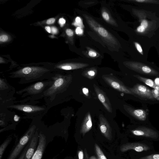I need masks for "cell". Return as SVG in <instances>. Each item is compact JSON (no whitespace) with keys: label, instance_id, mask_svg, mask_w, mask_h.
<instances>
[{"label":"cell","instance_id":"obj_29","mask_svg":"<svg viewBox=\"0 0 159 159\" xmlns=\"http://www.w3.org/2000/svg\"><path fill=\"white\" fill-rule=\"evenodd\" d=\"M30 144V142L28 144V145L25 148V149H24L20 157L18 159H24L26 152L29 148Z\"/></svg>","mask_w":159,"mask_h":159},{"label":"cell","instance_id":"obj_25","mask_svg":"<svg viewBox=\"0 0 159 159\" xmlns=\"http://www.w3.org/2000/svg\"><path fill=\"white\" fill-rule=\"evenodd\" d=\"M72 24L75 26L80 27L82 28L84 27L81 19L79 16H77L76 18L75 21Z\"/></svg>","mask_w":159,"mask_h":159},{"label":"cell","instance_id":"obj_33","mask_svg":"<svg viewBox=\"0 0 159 159\" xmlns=\"http://www.w3.org/2000/svg\"><path fill=\"white\" fill-rule=\"evenodd\" d=\"M78 155L79 159H84V154L82 150H79L78 151Z\"/></svg>","mask_w":159,"mask_h":159},{"label":"cell","instance_id":"obj_19","mask_svg":"<svg viewBox=\"0 0 159 159\" xmlns=\"http://www.w3.org/2000/svg\"><path fill=\"white\" fill-rule=\"evenodd\" d=\"M92 122L90 114L89 112L86 115L82 123L80 129V133L83 136L88 132L92 128Z\"/></svg>","mask_w":159,"mask_h":159},{"label":"cell","instance_id":"obj_37","mask_svg":"<svg viewBox=\"0 0 159 159\" xmlns=\"http://www.w3.org/2000/svg\"><path fill=\"white\" fill-rule=\"evenodd\" d=\"M59 22L61 26L62 27L63 25L65 23L66 20L64 19L61 18L59 20Z\"/></svg>","mask_w":159,"mask_h":159},{"label":"cell","instance_id":"obj_24","mask_svg":"<svg viewBox=\"0 0 159 159\" xmlns=\"http://www.w3.org/2000/svg\"><path fill=\"white\" fill-rule=\"evenodd\" d=\"M102 15L103 19L106 22L111 24L113 23V20H111L110 15L105 10H102Z\"/></svg>","mask_w":159,"mask_h":159},{"label":"cell","instance_id":"obj_43","mask_svg":"<svg viewBox=\"0 0 159 159\" xmlns=\"http://www.w3.org/2000/svg\"><path fill=\"white\" fill-rule=\"evenodd\" d=\"M89 159H98L95 156H92Z\"/></svg>","mask_w":159,"mask_h":159},{"label":"cell","instance_id":"obj_2","mask_svg":"<svg viewBox=\"0 0 159 159\" xmlns=\"http://www.w3.org/2000/svg\"><path fill=\"white\" fill-rule=\"evenodd\" d=\"M82 15L89 27L107 45L114 48L118 47V40L106 27L90 16L85 14Z\"/></svg>","mask_w":159,"mask_h":159},{"label":"cell","instance_id":"obj_9","mask_svg":"<svg viewBox=\"0 0 159 159\" xmlns=\"http://www.w3.org/2000/svg\"><path fill=\"white\" fill-rule=\"evenodd\" d=\"M8 108L15 109L32 115L37 114L38 113H42L45 110V107L42 106L26 104H13L8 106Z\"/></svg>","mask_w":159,"mask_h":159},{"label":"cell","instance_id":"obj_28","mask_svg":"<svg viewBox=\"0 0 159 159\" xmlns=\"http://www.w3.org/2000/svg\"><path fill=\"white\" fill-rule=\"evenodd\" d=\"M84 74L88 78H93L95 76L96 71L95 70L92 69L90 70H88Z\"/></svg>","mask_w":159,"mask_h":159},{"label":"cell","instance_id":"obj_39","mask_svg":"<svg viewBox=\"0 0 159 159\" xmlns=\"http://www.w3.org/2000/svg\"><path fill=\"white\" fill-rule=\"evenodd\" d=\"M20 118V117L18 115H15L14 116V119L15 121H18L19 120Z\"/></svg>","mask_w":159,"mask_h":159},{"label":"cell","instance_id":"obj_41","mask_svg":"<svg viewBox=\"0 0 159 159\" xmlns=\"http://www.w3.org/2000/svg\"><path fill=\"white\" fill-rule=\"evenodd\" d=\"M45 29L49 33H51V29L50 28L49 26H46L45 27Z\"/></svg>","mask_w":159,"mask_h":159},{"label":"cell","instance_id":"obj_23","mask_svg":"<svg viewBox=\"0 0 159 159\" xmlns=\"http://www.w3.org/2000/svg\"><path fill=\"white\" fill-rule=\"evenodd\" d=\"M11 140V138H8L1 145L0 147V159H2L3 153Z\"/></svg>","mask_w":159,"mask_h":159},{"label":"cell","instance_id":"obj_11","mask_svg":"<svg viewBox=\"0 0 159 159\" xmlns=\"http://www.w3.org/2000/svg\"><path fill=\"white\" fill-rule=\"evenodd\" d=\"M102 78L107 83L114 89L126 93L133 94L129 89L114 77L109 75H104L102 76Z\"/></svg>","mask_w":159,"mask_h":159},{"label":"cell","instance_id":"obj_16","mask_svg":"<svg viewBox=\"0 0 159 159\" xmlns=\"http://www.w3.org/2000/svg\"><path fill=\"white\" fill-rule=\"evenodd\" d=\"M125 110L129 114L138 120L144 121L146 120L147 113L142 109H135L127 105H124Z\"/></svg>","mask_w":159,"mask_h":159},{"label":"cell","instance_id":"obj_10","mask_svg":"<svg viewBox=\"0 0 159 159\" xmlns=\"http://www.w3.org/2000/svg\"><path fill=\"white\" fill-rule=\"evenodd\" d=\"M129 89L133 94H136L144 99L154 100L156 99L152 91L143 85L137 84Z\"/></svg>","mask_w":159,"mask_h":159},{"label":"cell","instance_id":"obj_17","mask_svg":"<svg viewBox=\"0 0 159 159\" xmlns=\"http://www.w3.org/2000/svg\"><path fill=\"white\" fill-rule=\"evenodd\" d=\"M39 139V134L37 130L31 139L30 144L27 151L24 159H31L37 148V143Z\"/></svg>","mask_w":159,"mask_h":159},{"label":"cell","instance_id":"obj_13","mask_svg":"<svg viewBox=\"0 0 159 159\" xmlns=\"http://www.w3.org/2000/svg\"><path fill=\"white\" fill-rule=\"evenodd\" d=\"M46 144L45 136L42 133L39 134V143L37 148L31 159H41Z\"/></svg>","mask_w":159,"mask_h":159},{"label":"cell","instance_id":"obj_7","mask_svg":"<svg viewBox=\"0 0 159 159\" xmlns=\"http://www.w3.org/2000/svg\"><path fill=\"white\" fill-rule=\"evenodd\" d=\"M36 127L32 125L21 138L7 159H16L25 145L30 141L35 132Z\"/></svg>","mask_w":159,"mask_h":159},{"label":"cell","instance_id":"obj_21","mask_svg":"<svg viewBox=\"0 0 159 159\" xmlns=\"http://www.w3.org/2000/svg\"><path fill=\"white\" fill-rule=\"evenodd\" d=\"M134 76L139 80L144 83L146 85L154 89H157L159 90V87L156 85L154 82L152 80L138 75H134Z\"/></svg>","mask_w":159,"mask_h":159},{"label":"cell","instance_id":"obj_15","mask_svg":"<svg viewBox=\"0 0 159 159\" xmlns=\"http://www.w3.org/2000/svg\"><path fill=\"white\" fill-rule=\"evenodd\" d=\"M132 159H159V152L155 150L142 152H132Z\"/></svg>","mask_w":159,"mask_h":159},{"label":"cell","instance_id":"obj_4","mask_svg":"<svg viewBox=\"0 0 159 159\" xmlns=\"http://www.w3.org/2000/svg\"><path fill=\"white\" fill-rule=\"evenodd\" d=\"M52 84L43 93V97L49 98L52 101L57 95L63 92L69 84L71 80L70 75L60 74H53L52 77Z\"/></svg>","mask_w":159,"mask_h":159},{"label":"cell","instance_id":"obj_3","mask_svg":"<svg viewBox=\"0 0 159 159\" xmlns=\"http://www.w3.org/2000/svg\"><path fill=\"white\" fill-rule=\"evenodd\" d=\"M53 80L51 78L48 80L39 81L32 84L25 88L16 92L18 95H22L23 98L29 96L26 99L32 100L41 98L43 97V93L52 84Z\"/></svg>","mask_w":159,"mask_h":159},{"label":"cell","instance_id":"obj_42","mask_svg":"<svg viewBox=\"0 0 159 159\" xmlns=\"http://www.w3.org/2000/svg\"><path fill=\"white\" fill-rule=\"evenodd\" d=\"M84 153L85 155V159H89V155L87 152L86 150L85 149L84 150Z\"/></svg>","mask_w":159,"mask_h":159},{"label":"cell","instance_id":"obj_30","mask_svg":"<svg viewBox=\"0 0 159 159\" xmlns=\"http://www.w3.org/2000/svg\"><path fill=\"white\" fill-rule=\"evenodd\" d=\"M75 33L78 35L82 34L83 33L82 28L80 27H77L75 30Z\"/></svg>","mask_w":159,"mask_h":159},{"label":"cell","instance_id":"obj_8","mask_svg":"<svg viewBox=\"0 0 159 159\" xmlns=\"http://www.w3.org/2000/svg\"><path fill=\"white\" fill-rule=\"evenodd\" d=\"M124 64L129 68L143 74L157 76L159 73L151 67L143 63L135 61H126Z\"/></svg>","mask_w":159,"mask_h":159},{"label":"cell","instance_id":"obj_32","mask_svg":"<svg viewBox=\"0 0 159 159\" xmlns=\"http://www.w3.org/2000/svg\"><path fill=\"white\" fill-rule=\"evenodd\" d=\"M88 55L91 57H95L97 55V54L95 51L93 50H89L88 52Z\"/></svg>","mask_w":159,"mask_h":159},{"label":"cell","instance_id":"obj_26","mask_svg":"<svg viewBox=\"0 0 159 159\" xmlns=\"http://www.w3.org/2000/svg\"><path fill=\"white\" fill-rule=\"evenodd\" d=\"M131 1L141 3H159V1L152 0H135Z\"/></svg>","mask_w":159,"mask_h":159},{"label":"cell","instance_id":"obj_14","mask_svg":"<svg viewBox=\"0 0 159 159\" xmlns=\"http://www.w3.org/2000/svg\"><path fill=\"white\" fill-rule=\"evenodd\" d=\"M93 87L100 101L108 112L112 113V109L111 104L105 93L95 84H94Z\"/></svg>","mask_w":159,"mask_h":159},{"label":"cell","instance_id":"obj_1","mask_svg":"<svg viewBox=\"0 0 159 159\" xmlns=\"http://www.w3.org/2000/svg\"><path fill=\"white\" fill-rule=\"evenodd\" d=\"M51 70L39 66H27L10 73L9 77L18 79L20 84L43 81L50 79L53 75Z\"/></svg>","mask_w":159,"mask_h":159},{"label":"cell","instance_id":"obj_31","mask_svg":"<svg viewBox=\"0 0 159 159\" xmlns=\"http://www.w3.org/2000/svg\"><path fill=\"white\" fill-rule=\"evenodd\" d=\"M8 37L5 34L1 35L0 36V41L1 42H5L7 40Z\"/></svg>","mask_w":159,"mask_h":159},{"label":"cell","instance_id":"obj_27","mask_svg":"<svg viewBox=\"0 0 159 159\" xmlns=\"http://www.w3.org/2000/svg\"><path fill=\"white\" fill-rule=\"evenodd\" d=\"M134 45L137 51L141 55H144V52L142 46L140 44L137 42H134Z\"/></svg>","mask_w":159,"mask_h":159},{"label":"cell","instance_id":"obj_35","mask_svg":"<svg viewBox=\"0 0 159 159\" xmlns=\"http://www.w3.org/2000/svg\"><path fill=\"white\" fill-rule=\"evenodd\" d=\"M55 19L54 18H52L48 19L46 22V23L48 24H51L54 22Z\"/></svg>","mask_w":159,"mask_h":159},{"label":"cell","instance_id":"obj_5","mask_svg":"<svg viewBox=\"0 0 159 159\" xmlns=\"http://www.w3.org/2000/svg\"><path fill=\"white\" fill-rule=\"evenodd\" d=\"M129 132L131 136L138 140L159 141V131L152 127L139 125L130 129Z\"/></svg>","mask_w":159,"mask_h":159},{"label":"cell","instance_id":"obj_36","mask_svg":"<svg viewBox=\"0 0 159 159\" xmlns=\"http://www.w3.org/2000/svg\"><path fill=\"white\" fill-rule=\"evenodd\" d=\"M83 92L84 94L87 96H88L89 90L88 89L86 88H84L82 89Z\"/></svg>","mask_w":159,"mask_h":159},{"label":"cell","instance_id":"obj_40","mask_svg":"<svg viewBox=\"0 0 159 159\" xmlns=\"http://www.w3.org/2000/svg\"><path fill=\"white\" fill-rule=\"evenodd\" d=\"M154 83L157 86L159 87V78L156 79Z\"/></svg>","mask_w":159,"mask_h":159},{"label":"cell","instance_id":"obj_18","mask_svg":"<svg viewBox=\"0 0 159 159\" xmlns=\"http://www.w3.org/2000/svg\"><path fill=\"white\" fill-rule=\"evenodd\" d=\"M89 64L82 63H68L58 64L54 68L59 70H69L83 68L88 66Z\"/></svg>","mask_w":159,"mask_h":159},{"label":"cell","instance_id":"obj_38","mask_svg":"<svg viewBox=\"0 0 159 159\" xmlns=\"http://www.w3.org/2000/svg\"><path fill=\"white\" fill-rule=\"evenodd\" d=\"M52 33L53 34H56L57 32V29L56 27H52L51 29Z\"/></svg>","mask_w":159,"mask_h":159},{"label":"cell","instance_id":"obj_20","mask_svg":"<svg viewBox=\"0 0 159 159\" xmlns=\"http://www.w3.org/2000/svg\"><path fill=\"white\" fill-rule=\"evenodd\" d=\"M140 25L138 26L136 29V31L139 35H144V33L147 31L151 27V22H149V20L146 19H143L140 20Z\"/></svg>","mask_w":159,"mask_h":159},{"label":"cell","instance_id":"obj_22","mask_svg":"<svg viewBox=\"0 0 159 159\" xmlns=\"http://www.w3.org/2000/svg\"><path fill=\"white\" fill-rule=\"evenodd\" d=\"M94 147L98 159H107L99 146L96 143H95Z\"/></svg>","mask_w":159,"mask_h":159},{"label":"cell","instance_id":"obj_12","mask_svg":"<svg viewBox=\"0 0 159 159\" xmlns=\"http://www.w3.org/2000/svg\"><path fill=\"white\" fill-rule=\"evenodd\" d=\"M99 127L102 134L108 140L112 138V129L107 119L102 114L99 116Z\"/></svg>","mask_w":159,"mask_h":159},{"label":"cell","instance_id":"obj_6","mask_svg":"<svg viewBox=\"0 0 159 159\" xmlns=\"http://www.w3.org/2000/svg\"><path fill=\"white\" fill-rule=\"evenodd\" d=\"M120 150L122 152L130 150L132 151V152H142L155 150L152 142L146 140H138L123 143L120 146Z\"/></svg>","mask_w":159,"mask_h":159},{"label":"cell","instance_id":"obj_34","mask_svg":"<svg viewBox=\"0 0 159 159\" xmlns=\"http://www.w3.org/2000/svg\"><path fill=\"white\" fill-rule=\"evenodd\" d=\"M66 33L67 35L70 37L73 36L74 34L73 31L70 29H66Z\"/></svg>","mask_w":159,"mask_h":159}]
</instances>
